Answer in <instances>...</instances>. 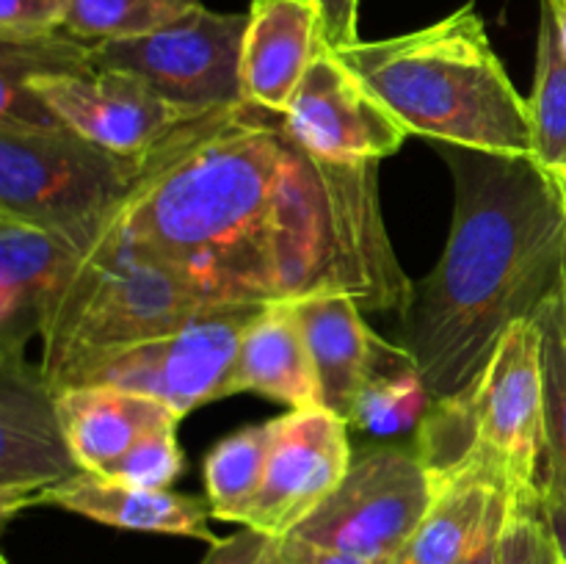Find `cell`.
<instances>
[{
	"instance_id": "1",
	"label": "cell",
	"mask_w": 566,
	"mask_h": 564,
	"mask_svg": "<svg viewBox=\"0 0 566 564\" xmlns=\"http://www.w3.org/2000/svg\"><path fill=\"white\" fill-rule=\"evenodd\" d=\"M213 304L348 293L363 310L412 304L379 208V164L304 153L254 108L182 130L114 216Z\"/></svg>"
},
{
	"instance_id": "2",
	"label": "cell",
	"mask_w": 566,
	"mask_h": 564,
	"mask_svg": "<svg viewBox=\"0 0 566 564\" xmlns=\"http://www.w3.org/2000/svg\"><path fill=\"white\" fill-rule=\"evenodd\" d=\"M453 221L446 252L415 285L403 348L431 396L464 390L503 332L534 318L566 276V210L556 180L528 155L446 147Z\"/></svg>"
},
{
	"instance_id": "3",
	"label": "cell",
	"mask_w": 566,
	"mask_h": 564,
	"mask_svg": "<svg viewBox=\"0 0 566 564\" xmlns=\"http://www.w3.org/2000/svg\"><path fill=\"white\" fill-rule=\"evenodd\" d=\"M409 133L442 147L528 155V100L514 88L473 3L398 36L337 50Z\"/></svg>"
},
{
	"instance_id": "4",
	"label": "cell",
	"mask_w": 566,
	"mask_h": 564,
	"mask_svg": "<svg viewBox=\"0 0 566 564\" xmlns=\"http://www.w3.org/2000/svg\"><path fill=\"white\" fill-rule=\"evenodd\" d=\"M210 307L216 304L114 219L83 252L50 313L36 368L50 390H66L99 359L166 335Z\"/></svg>"
},
{
	"instance_id": "5",
	"label": "cell",
	"mask_w": 566,
	"mask_h": 564,
	"mask_svg": "<svg viewBox=\"0 0 566 564\" xmlns=\"http://www.w3.org/2000/svg\"><path fill=\"white\" fill-rule=\"evenodd\" d=\"M415 451L434 484L470 468H495L512 490L539 487L547 459L539 321H514L481 374L464 390L431 404Z\"/></svg>"
},
{
	"instance_id": "6",
	"label": "cell",
	"mask_w": 566,
	"mask_h": 564,
	"mask_svg": "<svg viewBox=\"0 0 566 564\" xmlns=\"http://www.w3.org/2000/svg\"><path fill=\"white\" fill-rule=\"evenodd\" d=\"M169 144L149 158H125L70 127H0V213L59 232L86 252L158 166Z\"/></svg>"
},
{
	"instance_id": "7",
	"label": "cell",
	"mask_w": 566,
	"mask_h": 564,
	"mask_svg": "<svg viewBox=\"0 0 566 564\" xmlns=\"http://www.w3.org/2000/svg\"><path fill=\"white\" fill-rule=\"evenodd\" d=\"M434 481L415 448L370 446L329 498L291 531L298 540L370 564H392L423 523Z\"/></svg>"
},
{
	"instance_id": "8",
	"label": "cell",
	"mask_w": 566,
	"mask_h": 564,
	"mask_svg": "<svg viewBox=\"0 0 566 564\" xmlns=\"http://www.w3.org/2000/svg\"><path fill=\"white\" fill-rule=\"evenodd\" d=\"M247 14L199 6L182 20L125 42L92 44L94 70L127 72L197 114L243 108L241 48Z\"/></svg>"
},
{
	"instance_id": "9",
	"label": "cell",
	"mask_w": 566,
	"mask_h": 564,
	"mask_svg": "<svg viewBox=\"0 0 566 564\" xmlns=\"http://www.w3.org/2000/svg\"><path fill=\"white\" fill-rule=\"evenodd\" d=\"M260 307L263 304H216L166 335L99 359L75 385L144 393L186 418L202 404L230 396L241 337Z\"/></svg>"
},
{
	"instance_id": "10",
	"label": "cell",
	"mask_w": 566,
	"mask_h": 564,
	"mask_svg": "<svg viewBox=\"0 0 566 564\" xmlns=\"http://www.w3.org/2000/svg\"><path fill=\"white\" fill-rule=\"evenodd\" d=\"M0 77L28 86L59 116L61 125L125 158H149L177 133L210 116L171 105L127 72L88 66V70L17 75L0 70Z\"/></svg>"
},
{
	"instance_id": "11",
	"label": "cell",
	"mask_w": 566,
	"mask_h": 564,
	"mask_svg": "<svg viewBox=\"0 0 566 564\" xmlns=\"http://www.w3.org/2000/svg\"><path fill=\"white\" fill-rule=\"evenodd\" d=\"M276 122L296 147L332 164H379L412 136L329 44Z\"/></svg>"
},
{
	"instance_id": "12",
	"label": "cell",
	"mask_w": 566,
	"mask_h": 564,
	"mask_svg": "<svg viewBox=\"0 0 566 564\" xmlns=\"http://www.w3.org/2000/svg\"><path fill=\"white\" fill-rule=\"evenodd\" d=\"M352 459L348 420L340 415L324 407L280 415L263 487L241 525L269 536L291 534L335 492Z\"/></svg>"
},
{
	"instance_id": "13",
	"label": "cell",
	"mask_w": 566,
	"mask_h": 564,
	"mask_svg": "<svg viewBox=\"0 0 566 564\" xmlns=\"http://www.w3.org/2000/svg\"><path fill=\"white\" fill-rule=\"evenodd\" d=\"M61 426L55 393L25 357H0V512L36 506L42 492L81 473Z\"/></svg>"
},
{
	"instance_id": "14",
	"label": "cell",
	"mask_w": 566,
	"mask_h": 564,
	"mask_svg": "<svg viewBox=\"0 0 566 564\" xmlns=\"http://www.w3.org/2000/svg\"><path fill=\"white\" fill-rule=\"evenodd\" d=\"M81 258L59 232L0 213V357H25Z\"/></svg>"
},
{
	"instance_id": "15",
	"label": "cell",
	"mask_w": 566,
	"mask_h": 564,
	"mask_svg": "<svg viewBox=\"0 0 566 564\" xmlns=\"http://www.w3.org/2000/svg\"><path fill=\"white\" fill-rule=\"evenodd\" d=\"M293 304L318 374L321 404L343 420L352 418L359 393L374 376L412 359L407 348L390 346L365 324L363 307L348 293H321Z\"/></svg>"
},
{
	"instance_id": "16",
	"label": "cell",
	"mask_w": 566,
	"mask_h": 564,
	"mask_svg": "<svg viewBox=\"0 0 566 564\" xmlns=\"http://www.w3.org/2000/svg\"><path fill=\"white\" fill-rule=\"evenodd\" d=\"M324 48V20L313 0H252L241 48L243 105L285 114Z\"/></svg>"
},
{
	"instance_id": "17",
	"label": "cell",
	"mask_w": 566,
	"mask_h": 564,
	"mask_svg": "<svg viewBox=\"0 0 566 564\" xmlns=\"http://www.w3.org/2000/svg\"><path fill=\"white\" fill-rule=\"evenodd\" d=\"M36 506H59L94 523L122 531H147V534L191 536L213 545L219 536L210 531V506L193 495L171 490L125 484L111 476L81 470L61 481L53 490L36 498Z\"/></svg>"
},
{
	"instance_id": "18",
	"label": "cell",
	"mask_w": 566,
	"mask_h": 564,
	"mask_svg": "<svg viewBox=\"0 0 566 564\" xmlns=\"http://www.w3.org/2000/svg\"><path fill=\"white\" fill-rule=\"evenodd\" d=\"M55 407L72 457L92 473H105L155 426L182 420L158 398L114 385L66 387L55 393Z\"/></svg>"
},
{
	"instance_id": "19",
	"label": "cell",
	"mask_w": 566,
	"mask_h": 564,
	"mask_svg": "<svg viewBox=\"0 0 566 564\" xmlns=\"http://www.w3.org/2000/svg\"><path fill=\"white\" fill-rule=\"evenodd\" d=\"M235 393H258L291 409L324 407L318 374L293 302L263 304L247 326L230 382V396Z\"/></svg>"
},
{
	"instance_id": "20",
	"label": "cell",
	"mask_w": 566,
	"mask_h": 564,
	"mask_svg": "<svg viewBox=\"0 0 566 564\" xmlns=\"http://www.w3.org/2000/svg\"><path fill=\"white\" fill-rule=\"evenodd\" d=\"M509 490L506 476L490 468L437 481L423 523L392 564H459L479 542L497 498Z\"/></svg>"
},
{
	"instance_id": "21",
	"label": "cell",
	"mask_w": 566,
	"mask_h": 564,
	"mask_svg": "<svg viewBox=\"0 0 566 564\" xmlns=\"http://www.w3.org/2000/svg\"><path fill=\"white\" fill-rule=\"evenodd\" d=\"M528 158L547 175H566V53L547 0L539 6L536 75L528 100Z\"/></svg>"
},
{
	"instance_id": "22",
	"label": "cell",
	"mask_w": 566,
	"mask_h": 564,
	"mask_svg": "<svg viewBox=\"0 0 566 564\" xmlns=\"http://www.w3.org/2000/svg\"><path fill=\"white\" fill-rule=\"evenodd\" d=\"M280 418L247 426L216 442L205 459V492L216 520L241 523L258 498L274 448Z\"/></svg>"
},
{
	"instance_id": "23",
	"label": "cell",
	"mask_w": 566,
	"mask_h": 564,
	"mask_svg": "<svg viewBox=\"0 0 566 564\" xmlns=\"http://www.w3.org/2000/svg\"><path fill=\"white\" fill-rule=\"evenodd\" d=\"M202 0H70L64 31L86 44L149 36L199 9Z\"/></svg>"
},
{
	"instance_id": "24",
	"label": "cell",
	"mask_w": 566,
	"mask_h": 564,
	"mask_svg": "<svg viewBox=\"0 0 566 564\" xmlns=\"http://www.w3.org/2000/svg\"><path fill=\"white\" fill-rule=\"evenodd\" d=\"M431 404H434V396H431L418 363L409 359L396 368L381 370L365 385L354 404L348 426H357L376 437L401 435V431L420 426Z\"/></svg>"
},
{
	"instance_id": "25",
	"label": "cell",
	"mask_w": 566,
	"mask_h": 564,
	"mask_svg": "<svg viewBox=\"0 0 566 564\" xmlns=\"http://www.w3.org/2000/svg\"><path fill=\"white\" fill-rule=\"evenodd\" d=\"M542 330L547 404V459L566 479V276L534 315Z\"/></svg>"
},
{
	"instance_id": "26",
	"label": "cell",
	"mask_w": 566,
	"mask_h": 564,
	"mask_svg": "<svg viewBox=\"0 0 566 564\" xmlns=\"http://www.w3.org/2000/svg\"><path fill=\"white\" fill-rule=\"evenodd\" d=\"M558 551L542 512L539 487L509 490L506 523L501 534V564H553Z\"/></svg>"
},
{
	"instance_id": "27",
	"label": "cell",
	"mask_w": 566,
	"mask_h": 564,
	"mask_svg": "<svg viewBox=\"0 0 566 564\" xmlns=\"http://www.w3.org/2000/svg\"><path fill=\"white\" fill-rule=\"evenodd\" d=\"M177 424L180 420L155 426L103 476L125 481V484L149 487V490H169L171 481L182 473V464H186L180 442H177Z\"/></svg>"
},
{
	"instance_id": "28",
	"label": "cell",
	"mask_w": 566,
	"mask_h": 564,
	"mask_svg": "<svg viewBox=\"0 0 566 564\" xmlns=\"http://www.w3.org/2000/svg\"><path fill=\"white\" fill-rule=\"evenodd\" d=\"M70 0H0V44L33 42L66 28Z\"/></svg>"
},
{
	"instance_id": "29",
	"label": "cell",
	"mask_w": 566,
	"mask_h": 564,
	"mask_svg": "<svg viewBox=\"0 0 566 564\" xmlns=\"http://www.w3.org/2000/svg\"><path fill=\"white\" fill-rule=\"evenodd\" d=\"M258 564H370L363 558L346 556V553L329 551V547L313 545L307 540L285 534V536H269L263 553H260Z\"/></svg>"
},
{
	"instance_id": "30",
	"label": "cell",
	"mask_w": 566,
	"mask_h": 564,
	"mask_svg": "<svg viewBox=\"0 0 566 564\" xmlns=\"http://www.w3.org/2000/svg\"><path fill=\"white\" fill-rule=\"evenodd\" d=\"M542 490V512H545L547 529H551L553 542H556L558 558L566 564V479L556 468L545 462L539 479Z\"/></svg>"
},
{
	"instance_id": "31",
	"label": "cell",
	"mask_w": 566,
	"mask_h": 564,
	"mask_svg": "<svg viewBox=\"0 0 566 564\" xmlns=\"http://www.w3.org/2000/svg\"><path fill=\"white\" fill-rule=\"evenodd\" d=\"M324 20V36L332 50L352 48L359 42L357 20H359V0H313Z\"/></svg>"
},
{
	"instance_id": "32",
	"label": "cell",
	"mask_w": 566,
	"mask_h": 564,
	"mask_svg": "<svg viewBox=\"0 0 566 564\" xmlns=\"http://www.w3.org/2000/svg\"><path fill=\"white\" fill-rule=\"evenodd\" d=\"M265 542H269V534L243 525L235 534L216 540L199 564H258Z\"/></svg>"
},
{
	"instance_id": "33",
	"label": "cell",
	"mask_w": 566,
	"mask_h": 564,
	"mask_svg": "<svg viewBox=\"0 0 566 564\" xmlns=\"http://www.w3.org/2000/svg\"><path fill=\"white\" fill-rule=\"evenodd\" d=\"M506 509H509V492H503V495L495 501V506H492L490 520H486L479 542L470 547V553L459 564H501V534H503V523H506Z\"/></svg>"
},
{
	"instance_id": "34",
	"label": "cell",
	"mask_w": 566,
	"mask_h": 564,
	"mask_svg": "<svg viewBox=\"0 0 566 564\" xmlns=\"http://www.w3.org/2000/svg\"><path fill=\"white\" fill-rule=\"evenodd\" d=\"M553 9V17H556V25L558 33H562V44H564V53H566V0H547Z\"/></svg>"
},
{
	"instance_id": "35",
	"label": "cell",
	"mask_w": 566,
	"mask_h": 564,
	"mask_svg": "<svg viewBox=\"0 0 566 564\" xmlns=\"http://www.w3.org/2000/svg\"><path fill=\"white\" fill-rule=\"evenodd\" d=\"M553 180H556L558 191H562V199H564V210H566V175H551Z\"/></svg>"
},
{
	"instance_id": "36",
	"label": "cell",
	"mask_w": 566,
	"mask_h": 564,
	"mask_svg": "<svg viewBox=\"0 0 566 564\" xmlns=\"http://www.w3.org/2000/svg\"><path fill=\"white\" fill-rule=\"evenodd\" d=\"M0 564H9V558H0Z\"/></svg>"
},
{
	"instance_id": "37",
	"label": "cell",
	"mask_w": 566,
	"mask_h": 564,
	"mask_svg": "<svg viewBox=\"0 0 566 564\" xmlns=\"http://www.w3.org/2000/svg\"><path fill=\"white\" fill-rule=\"evenodd\" d=\"M553 564H564V562H562V558H558V556H556V562H553Z\"/></svg>"
}]
</instances>
